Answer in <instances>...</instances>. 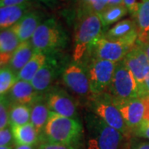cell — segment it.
I'll return each instance as SVG.
<instances>
[{
	"label": "cell",
	"instance_id": "obj_35",
	"mask_svg": "<svg viewBox=\"0 0 149 149\" xmlns=\"http://www.w3.org/2000/svg\"><path fill=\"white\" fill-rule=\"evenodd\" d=\"M39 1L49 8H54L57 4V0H39Z\"/></svg>",
	"mask_w": 149,
	"mask_h": 149
},
{
	"label": "cell",
	"instance_id": "obj_39",
	"mask_svg": "<svg viewBox=\"0 0 149 149\" xmlns=\"http://www.w3.org/2000/svg\"><path fill=\"white\" fill-rule=\"evenodd\" d=\"M0 149H13V148L10 146H2L0 147Z\"/></svg>",
	"mask_w": 149,
	"mask_h": 149
},
{
	"label": "cell",
	"instance_id": "obj_8",
	"mask_svg": "<svg viewBox=\"0 0 149 149\" xmlns=\"http://www.w3.org/2000/svg\"><path fill=\"white\" fill-rule=\"evenodd\" d=\"M109 90L111 95L118 99L141 98L138 84L123 60L117 63Z\"/></svg>",
	"mask_w": 149,
	"mask_h": 149
},
{
	"label": "cell",
	"instance_id": "obj_11",
	"mask_svg": "<svg viewBox=\"0 0 149 149\" xmlns=\"http://www.w3.org/2000/svg\"><path fill=\"white\" fill-rule=\"evenodd\" d=\"M62 79L65 85L78 95L85 96L91 93L86 67L80 62L73 61L68 65L63 71Z\"/></svg>",
	"mask_w": 149,
	"mask_h": 149
},
{
	"label": "cell",
	"instance_id": "obj_26",
	"mask_svg": "<svg viewBox=\"0 0 149 149\" xmlns=\"http://www.w3.org/2000/svg\"><path fill=\"white\" fill-rule=\"evenodd\" d=\"M17 76L9 66H1L0 70V95L5 96L15 85Z\"/></svg>",
	"mask_w": 149,
	"mask_h": 149
},
{
	"label": "cell",
	"instance_id": "obj_34",
	"mask_svg": "<svg viewBox=\"0 0 149 149\" xmlns=\"http://www.w3.org/2000/svg\"><path fill=\"white\" fill-rule=\"evenodd\" d=\"M131 149H149V142H140L132 146Z\"/></svg>",
	"mask_w": 149,
	"mask_h": 149
},
{
	"label": "cell",
	"instance_id": "obj_33",
	"mask_svg": "<svg viewBox=\"0 0 149 149\" xmlns=\"http://www.w3.org/2000/svg\"><path fill=\"white\" fill-rule=\"evenodd\" d=\"M140 47L143 50V52L146 54L148 60L149 61V41H145V42H141V41H137V43Z\"/></svg>",
	"mask_w": 149,
	"mask_h": 149
},
{
	"label": "cell",
	"instance_id": "obj_10",
	"mask_svg": "<svg viewBox=\"0 0 149 149\" xmlns=\"http://www.w3.org/2000/svg\"><path fill=\"white\" fill-rule=\"evenodd\" d=\"M123 61L138 84L141 98L148 97L145 87V75L149 68V61L143 50L136 44L124 57Z\"/></svg>",
	"mask_w": 149,
	"mask_h": 149
},
{
	"label": "cell",
	"instance_id": "obj_28",
	"mask_svg": "<svg viewBox=\"0 0 149 149\" xmlns=\"http://www.w3.org/2000/svg\"><path fill=\"white\" fill-rule=\"evenodd\" d=\"M13 140L14 139H13V134L11 126L0 129V147L10 146Z\"/></svg>",
	"mask_w": 149,
	"mask_h": 149
},
{
	"label": "cell",
	"instance_id": "obj_37",
	"mask_svg": "<svg viewBox=\"0 0 149 149\" xmlns=\"http://www.w3.org/2000/svg\"><path fill=\"white\" fill-rule=\"evenodd\" d=\"M121 4H123V0H109V5H121Z\"/></svg>",
	"mask_w": 149,
	"mask_h": 149
},
{
	"label": "cell",
	"instance_id": "obj_9",
	"mask_svg": "<svg viewBox=\"0 0 149 149\" xmlns=\"http://www.w3.org/2000/svg\"><path fill=\"white\" fill-rule=\"evenodd\" d=\"M133 47L122 42L108 39L103 35L94 43L89 51H91L93 58L101 59L118 63L124 59Z\"/></svg>",
	"mask_w": 149,
	"mask_h": 149
},
{
	"label": "cell",
	"instance_id": "obj_6",
	"mask_svg": "<svg viewBox=\"0 0 149 149\" xmlns=\"http://www.w3.org/2000/svg\"><path fill=\"white\" fill-rule=\"evenodd\" d=\"M91 108L94 113L100 118L109 126L115 128L125 136L130 133L128 126L124 122L121 113L112 101L111 95L106 93L100 95H94Z\"/></svg>",
	"mask_w": 149,
	"mask_h": 149
},
{
	"label": "cell",
	"instance_id": "obj_25",
	"mask_svg": "<svg viewBox=\"0 0 149 149\" xmlns=\"http://www.w3.org/2000/svg\"><path fill=\"white\" fill-rule=\"evenodd\" d=\"M128 9L124 4L107 6L100 13L104 27L118 22L128 13Z\"/></svg>",
	"mask_w": 149,
	"mask_h": 149
},
{
	"label": "cell",
	"instance_id": "obj_29",
	"mask_svg": "<svg viewBox=\"0 0 149 149\" xmlns=\"http://www.w3.org/2000/svg\"><path fill=\"white\" fill-rule=\"evenodd\" d=\"M143 1V0H123V4L127 8L129 13L135 17Z\"/></svg>",
	"mask_w": 149,
	"mask_h": 149
},
{
	"label": "cell",
	"instance_id": "obj_17",
	"mask_svg": "<svg viewBox=\"0 0 149 149\" xmlns=\"http://www.w3.org/2000/svg\"><path fill=\"white\" fill-rule=\"evenodd\" d=\"M32 11V3L21 5L0 7V28L3 30L14 26L23 17Z\"/></svg>",
	"mask_w": 149,
	"mask_h": 149
},
{
	"label": "cell",
	"instance_id": "obj_32",
	"mask_svg": "<svg viewBox=\"0 0 149 149\" xmlns=\"http://www.w3.org/2000/svg\"><path fill=\"white\" fill-rule=\"evenodd\" d=\"M28 2H31V0H0V7L21 5Z\"/></svg>",
	"mask_w": 149,
	"mask_h": 149
},
{
	"label": "cell",
	"instance_id": "obj_13",
	"mask_svg": "<svg viewBox=\"0 0 149 149\" xmlns=\"http://www.w3.org/2000/svg\"><path fill=\"white\" fill-rule=\"evenodd\" d=\"M104 37L134 47L139 40V30L136 21L125 19L118 22L104 35Z\"/></svg>",
	"mask_w": 149,
	"mask_h": 149
},
{
	"label": "cell",
	"instance_id": "obj_14",
	"mask_svg": "<svg viewBox=\"0 0 149 149\" xmlns=\"http://www.w3.org/2000/svg\"><path fill=\"white\" fill-rule=\"evenodd\" d=\"M39 94L41 93L34 89L31 82L17 80L9 91L8 99L12 102V104H20L32 106L40 100L41 97Z\"/></svg>",
	"mask_w": 149,
	"mask_h": 149
},
{
	"label": "cell",
	"instance_id": "obj_30",
	"mask_svg": "<svg viewBox=\"0 0 149 149\" xmlns=\"http://www.w3.org/2000/svg\"><path fill=\"white\" fill-rule=\"evenodd\" d=\"M133 133L138 137L149 139V120L145 119L143 122L133 131Z\"/></svg>",
	"mask_w": 149,
	"mask_h": 149
},
{
	"label": "cell",
	"instance_id": "obj_20",
	"mask_svg": "<svg viewBox=\"0 0 149 149\" xmlns=\"http://www.w3.org/2000/svg\"><path fill=\"white\" fill-rule=\"evenodd\" d=\"M47 60V56L46 54L35 51L31 60L18 72L17 75V80L31 82L33 77L46 63Z\"/></svg>",
	"mask_w": 149,
	"mask_h": 149
},
{
	"label": "cell",
	"instance_id": "obj_16",
	"mask_svg": "<svg viewBox=\"0 0 149 149\" xmlns=\"http://www.w3.org/2000/svg\"><path fill=\"white\" fill-rule=\"evenodd\" d=\"M20 40L13 27L1 30L0 32V63L4 66L9 63L13 55L20 45Z\"/></svg>",
	"mask_w": 149,
	"mask_h": 149
},
{
	"label": "cell",
	"instance_id": "obj_18",
	"mask_svg": "<svg viewBox=\"0 0 149 149\" xmlns=\"http://www.w3.org/2000/svg\"><path fill=\"white\" fill-rule=\"evenodd\" d=\"M56 74V64L54 62V61L50 60L47 57L46 63L33 77L31 83L37 92L42 93L49 89L53 82Z\"/></svg>",
	"mask_w": 149,
	"mask_h": 149
},
{
	"label": "cell",
	"instance_id": "obj_22",
	"mask_svg": "<svg viewBox=\"0 0 149 149\" xmlns=\"http://www.w3.org/2000/svg\"><path fill=\"white\" fill-rule=\"evenodd\" d=\"M50 113L51 111L48 109L46 102H42L41 100H39L31 106L30 123L37 129L39 135L42 134L44 131Z\"/></svg>",
	"mask_w": 149,
	"mask_h": 149
},
{
	"label": "cell",
	"instance_id": "obj_21",
	"mask_svg": "<svg viewBox=\"0 0 149 149\" xmlns=\"http://www.w3.org/2000/svg\"><path fill=\"white\" fill-rule=\"evenodd\" d=\"M12 131L17 145L32 146L38 141L39 133L31 123L21 126H13L12 127Z\"/></svg>",
	"mask_w": 149,
	"mask_h": 149
},
{
	"label": "cell",
	"instance_id": "obj_38",
	"mask_svg": "<svg viewBox=\"0 0 149 149\" xmlns=\"http://www.w3.org/2000/svg\"><path fill=\"white\" fill-rule=\"evenodd\" d=\"M14 149H33V147L31 145H17Z\"/></svg>",
	"mask_w": 149,
	"mask_h": 149
},
{
	"label": "cell",
	"instance_id": "obj_1",
	"mask_svg": "<svg viewBox=\"0 0 149 149\" xmlns=\"http://www.w3.org/2000/svg\"><path fill=\"white\" fill-rule=\"evenodd\" d=\"M101 18L99 13L83 10L75 27L74 34V61L80 62L85 54L97 40L103 36Z\"/></svg>",
	"mask_w": 149,
	"mask_h": 149
},
{
	"label": "cell",
	"instance_id": "obj_27",
	"mask_svg": "<svg viewBox=\"0 0 149 149\" xmlns=\"http://www.w3.org/2000/svg\"><path fill=\"white\" fill-rule=\"evenodd\" d=\"M9 109L10 101L8 100L5 96H1L0 101V129L10 126L9 122Z\"/></svg>",
	"mask_w": 149,
	"mask_h": 149
},
{
	"label": "cell",
	"instance_id": "obj_40",
	"mask_svg": "<svg viewBox=\"0 0 149 149\" xmlns=\"http://www.w3.org/2000/svg\"><path fill=\"white\" fill-rule=\"evenodd\" d=\"M148 41H149V36H148Z\"/></svg>",
	"mask_w": 149,
	"mask_h": 149
},
{
	"label": "cell",
	"instance_id": "obj_5",
	"mask_svg": "<svg viewBox=\"0 0 149 149\" xmlns=\"http://www.w3.org/2000/svg\"><path fill=\"white\" fill-rule=\"evenodd\" d=\"M112 101L121 113L130 132H133L145 119L149 120V96L131 100L112 96Z\"/></svg>",
	"mask_w": 149,
	"mask_h": 149
},
{
	"label": "cell",
	"instance_id": "obj_36",
	"mask_svg": "<svg viewBox=\"0 0 149 149\" xmlns=\"http://www.w3.org/2000/svg\"><path fill=\"white\" fill-rule=\"evenodd\" d=\"M145 87H146V91L148 96H149V68L146 71V75H145Z\"/></svg>",
	"mask_w": 149,
	"mask_h": 149
},
{
	"label": "cell",
	"instance_id": "obj_31",
	"mask_svg": "<svg viewBox=\"0 0 149 149\" xmlns=\"http://www.w3.org/2000/svg\"><path fill=\"white\" fill-rule=\"evenodd\" d=\"M38 149H75L74 146L65 144L56 143L48 141H44L39 145Z\"/></svg>",
	"mask_w": 149,
	"mask_h": 149
},
{
	"label": "cell",
	"instance_id": "obj_12",
	"mask_svg": "<svg viewBox=\"0 0 149 149\" xmlns=\"http://www.w3.org/2000/svg\"><path fill=\"white\" fill-rule=\"evenodd\" d=\"M45 102L51 112L74 118L76 113V105L74 100L65 91L53 90L48 92Z\"/></svg>",
	"mask_w": 149,
	"mask_h": 149
},
{
	"label": "cell",
	"instance_id": "obj_15",
	"mask_svg": "<svg viewBox=\"0 0 149 149\" xmlns=\"http://www.w3.org/2000/svg\"><path fill=\"white\" fill-rule=\"evenodd\" d=\"M42 17L41 13L36 11H30L12 27L21 42H28L31 41L37 27L42 22Z\"/></svg>",
	"mask_w": 149,
	"mask_h": 149
},
{
	"label": "cell",
	"instance_id": "obj_4",
	"mask_svg": "<svg viewBox=\"0 0 149 149\" xmlns=\"http://www.w3.org/2000/svg\"><path fill=\"white\" fill-rule=\"evenodd\" d=\"M66 42L67 37L63 28L54 18L43 21L31 39L34 50L47 56L64 47Z\"/></svg>",
	"mask_w": 149,
	"mask_h": 149
},
{
	"label": "cell",
	"instance_id": "obj_2",
	"mask_svg": "<svg viewBox=\"0 0 149 149\" xmlns=\"http://www.w3.org/2000/svg\"><path fill=\"white\" fill-rule=\"evenodd\" d=\"M89 133L88 149H124V134L109 126L95 113L86 118Z\"/></svg>",
	"mask_w": 149,
	"mask_h": 149
},
{
	"label": "cell",
	"instance_id": "obj_23",
	"mask_svg": "<svg viewBox=\"0 0 149 149\" xmlns=\"http://www.w3.org/2000/svg\"><path fill=\"white\" fill-rule=\"evenodd\" d=\"M135 21L139 30V41H148L149 36V0H143L140 5Z\"/></svg>",
	"mask_w": 149,
	"mask_h": 149
},
{
	"label": "cell",
	"instance_id": "obj_24",
	"mask_svg": "<svg viewBox=\"0 0 149 149\" xmlns=\"http://www.w3.org/2000/svg\"><path fill=\"white\" fill-rule=\"evenodd\" d=\"M31 120V106L13 104L9 109L10 126H21L29 123Z\"/></svg>",
	"mask_w": 149,
	"mask_h": 149
},
{
	"label": "cell",
	"instance_id": "obj_7",
	"mask_svg": "<svg viewBox=\"0 0 149 149\" xmlns=\"http://www.w3.org/2000/svg\"><path fill=\"white\" fill-rule=\"evenodd\" d=\"M116 66L117 63L115 62L92 58L86 66V70L90 80L91 92L93 95L106 93L111 85Z\"/></svg>",
	"mask_w": 149,
	"mask_h": 149
},
{
	"label": "cell",
	"instance_id": "obj_19",
	"mask_svg": "<svg viewBox=\"0 0 149 149\" xmlns=\"http://www.w3.org/2000/svg\"><path fill=\"white\" fill-rule=\"evenodd\" d=\"M34 52L35 50L32 47L31 41L21 42L18 47L17 48L14 54L13 55L8 63V66L17 75L18 72L31 60Z\"/></svg>",
	"mask_w": 149,
	"mask_h": 149
},
{
	"label": "cell",
	"instance_id": "obj_3",
	"mask_svg": "<svg viewBox=\"0 0 149 149\" xmlns=\"http://www.w3.org/2000/svg\"><path fill=\"white\" fill-rule=\"evenodd\" d=\"M81 132L82 126L78 120L51 112L43 133L45 141L74 146L79 141Z\"/></svg>",
	"mask_w": 149,
	"mask_h": 149
}]
</instances>
